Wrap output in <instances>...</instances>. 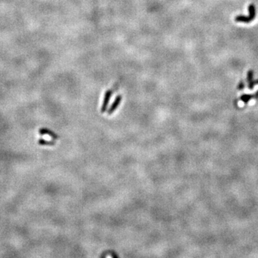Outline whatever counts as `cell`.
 <instances>
[{"instance_id":"2","label":"cell","mask_w":258,"mask_h":258,"mask_svg":"<svg viewBox=\"0 0 258 258\" xmlns=\"http://www.w3.org/2000/svg\"><path fill=\"white\" fill-rule=\"evenodd\" d=\"M112 95H113V90H108L105 92L103 103H102L101 108H100V113H104L108 110V105H109V102L111 100Z\"/></svg>"},{"instance_id":"3","label":"cell","mask_w":258,"mask_h":258,"mask_svg":"<svg viewBox=\"0 0 258 258\" xmlns=\"http://www.w3.org/2000/svg\"><path fill=\"white\" fill-rule=\"evenodd\" d=\"M122 99H123L122 95H118V96H116V98H115L114 100H113V103H112L111 106H110V108H108V110H107V113H108V116H111V115L113 114V113L116 111L118 107L119 106L120 104H121V101H122Z\"/></svg>"},{"instance_id":"8","label":"cell","mask_w":258,"mask_h":258,"mask_svg":"<svg viewBox=\"0 0 258 258\" xmlns=\"http://www.w3.org/2000/svg\"><path fill=\"white\" fill-rule=\"evenodd\" d=\"M256 84H258V80H253L252 82H249V83H248V88H249V90H252V89L254 88V86Z\"/></svg>"},{"instance_id":"6","label":"cell","mask_w":258,"mask_h":258,"mask_svg":"<svg viewBox=\"0 0 258 258\" xmlns=\"http://www.w3.org/2000/svg\"><path fill=\"white\" fill-rule=\"evenodd\" d=\"M254 98V95H247V94H244V95H242L241 97H240V100H242L245 104H247L250 99Z\"/></svg>"},{"instance_id":"5","label":"cell","mask_w":258,"mask_h":258,"mask_svg":"<svg viewBox=\"0 0 258 258\" xmlns=\"http://www.w3.org/2000/svg\"><path fill=\"white\" fill-rule=\"evenodd\" d=\"M38 144L41 146H54L55 144V141H47L45 139H39Z\"/></svg>"},{"instance_id":"4","label":"cell","mask_w":258,"mask_h":258,"mask_svg":"<svg viewBox=\"0 0 258 258\" xmlns=\"http://www.w3.org/2000/svg\"><path fill=\"white\" fill-rule=\"evenodd\" d=\"M39 134H41V135H48L49 136H50L51 138L54 139H60V136L58 135V134H55L54 131H53L52 130H50L48 129H45V128H43V129H40L39 130Z\"/></svg>"},{"instance_id":"7","label":"cell","mask_w":258,"mask_h":258,"mask_svg":"<svg viewBox=\"0 0 258 258\" xmlns=\"http://www.w3.org/2000/svg\"><path fill=\"white\" fill-rule=\"evenodd\" d=\"M253 72L252 70H249V71L247 72V80L248 83L251 82L253 80Z\"/></svg>"},{"instance_id":"1","label":"cell","mask_w":258,"mask_h":258,"mask_svg":"<svg viewBox=\"0 0 258 258\" xmlns=\"http://www.w3.org/2000/svg\"><path fill=\"white\" fill-rule=\"evenodd\" d=\"M248 10H249V16H243V15H238L235 17V20L237 22H244V23L249 24V22H251L253 21L255 18L256 15V10H255V6L253 4H249V7H248Z\"/></svg>"},{"instance_id":"9","label":"cell","mask_w":258,"mask_h":258,"mask_svg":"<svg viewBox=\"0 0 258 258\" xmlns=\"http://www.w3.org/2000/svg\"><path fill=\"white\" fill-rule=\"evenodd\" d=\"M244 82H243V81L241 80V81H240V82L239 85H238L237 89H238V90H243V89H244Z\"/></svg>"}]
</instances>
